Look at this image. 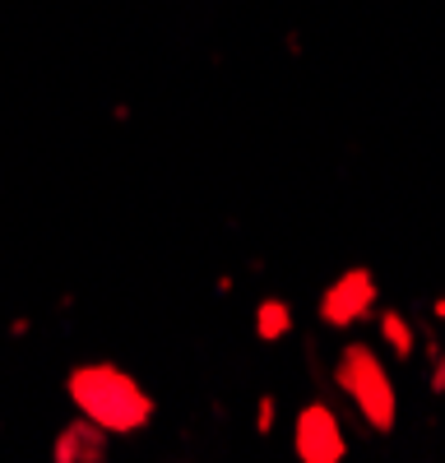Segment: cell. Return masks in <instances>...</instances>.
<instances>
[{"label": "cell", "mask_w": 445, "mask_h": 463, "mask_svg": "<svg viewBox=\"0 0 445 463\" xmlns=\"http://www.w3.org/2000/svg\"><path fill=\"white\" fill-rule=\"evenodd\" d=\"M65 394L89 421H98L107 436H135L154 421V399L144 394V384L111 362L74 366L70 380H65Z\"/></svg>", "instance_id": "obj_1"}, {"label": "cell", "mask_w": 445, "mask_h": 463, "mask_svg": "<svg viewBox=\"0 0 445 463\" xmlns=\"http://www.w3.org/2000/svg\"><path fill=\"white\" fill-rule=\"evenodd\" d=\"M334 384L339 394L353 399V408L362 412V421L376 436H390L394 421H399V394H394V380L390 366L381 362V353L371 343H348L339 362H334Z\"/></svg>", "instance_id": "obj_2"}, {"label": "cell", "mask_w": 445, "mask_h": 463, "mask_svg": "<svg viewBox=\"0 0 445 463\" xmlns=\"http://www.w3.org/2000/svg\"><path fill=\"white\" fill-rule=\"evenodd\" d=\"M376 301H381L376 274H371L366 264H353V269H344V274L320 292L316 316H320L325 329H353V325L376 316Z\"/></svg>", "instance_id": "obj_3"}, {"label": "cell", "mask_w": 445, "mask_h": 463, "mask_svg": "<svg viewBox=\"0 0 445 463\" xmlns=\"http://www.w3.org/2000/svg\"><path fill=\"white\" fill-rule=\"evenodd\" d=\"M292 454L302 463H344L348 458V436L344 421L325 399H311L292 417Z\"/></svg>", "instance_id": "obj_4"}, {"label": "cell", "mask_w": 445, "mask_h": 463, "mask_svg": "<svg viewBox=\"0 0 445 463\" xmlns=\"http://www.w3.org/2000/svg\"><path fill=\"white\" fill-rule=\"evenodd\" d=\"M107 445H111V436L98 427V421L74 417L70 427H61V436L52 440V458L56 463H74V458L98 463V458H107Z\"/></svg>", "instance_id": "obj_5"}, {"label": "cell", "mask_w": 445, "mask_h": 463, "mask_svg": "<svg viewBox=\"0 0 445 463\" xmlns=\"http://www.w3.org/2000/svg\"><path fill=\"white\" fill-rule=\"evenodd\" d=\"M376 338L390 347L399 362H413L418 357V325L408 320L403 311H394V306H385V311L376 316Z\"/></svg>", "instance_id": "obj_6"}, {"label": "cell", "mask_w": 445, "mask_h": 463, "mask_svg": "<svg viewBox=\"0 0 445 463\" xmlns=\"http://www.w3.org/2000/svg\"><path fill=\"white\" fill-rule=\"evenodd\" d=\"M255 338L260 343H279V338H288L292 329H297V316H292V306L283 301V297H265L255 306Z\"/></svg>", "instance_id": "obj_7"}, {"label": "cell", "mask_w": 445, "mask_h": 463, "mask_svg": "<svg viewBox=\"0 0 445 463\" xmlns=\"http://www.w3.org/2000/svg\"><path fill=\"white\" fill-rule=\"evenodd\" d=\"M274 421H279V399L265 394V399L255 403V431H260V436H270V431H274Z\"/></svg>", "instance_id": "obj_8"}, {"label": "cell", "mask_w": 445, "mask_h": 463, "mask_svg": "<svg viewBox=\"0 0 445 463\" xmlns=\"http://www.w3.org/2000/svg\"><path fill=\"white\" fill-rule=\"evenodd\" d=\"M431 316H436V320H445V297H436V301H431Z\"/></svg>", "instance_id": "obj_9"}]
</instances>
